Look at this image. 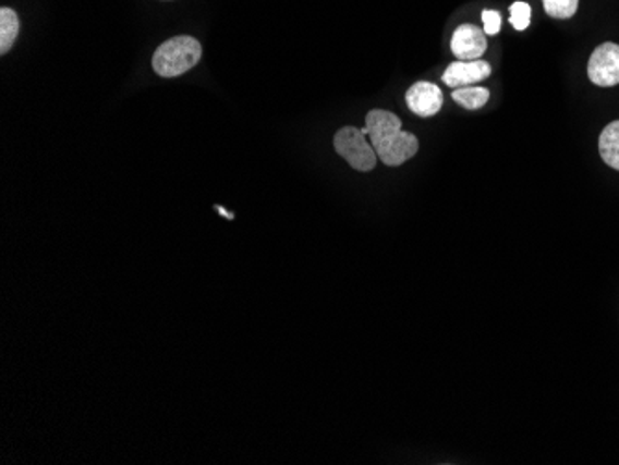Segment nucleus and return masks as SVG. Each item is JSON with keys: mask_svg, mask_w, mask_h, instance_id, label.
Returning a JSON list of instances; mask_svg holds the SVG:
<instances>
[{"mask_svg": "<svg viewBox=\"0 0 619 465\" xmlns=\"http://www.w3.org/2000/svg\"><path fill=\"white\" fill-rule=\"evenodd\" d=\"M366 131L378 160L390 168L403 166L420 150L417 137L404 132L403 121L388 110H372L367 113Z\"/></svg>", "mask_w": 619, "mask_h": 465, "instance_id": "obj_1", "label": "nucleus"}, {"mask_svg": "<svg viewBox=\"0 0 619 465\" xmlns=\"http://www.w3.org/2000/svg\"><path fill=\"white\" fill-rule=\"evenodd\" d=\"M203 58V47L192 36H177L156 49L153 69L161 78H177L195 68Z\"/></svg>", "mask_w": 619, "mask_h": 465, "instance_id": "obj_2", "label": "nucleus"}, {"mask_svg": "<svg viewBox=\"0 0 619 465\" xmlns=\"http://www.w3.org/2000/svg\"><path fill=\"white\" fill-rule=\"evenodd\" d=\"M335 149L351 168L362 173H369L377 166V152L367 143L366 134L356 126H343L336 132Z\"/></svg>", "mask_w": 619, "mask_h": 465, "instance_id": "obj_3", "label": "nucleus"}, {"mask_svg": "<svg viewBox=\"0 0 619 465\" xmlns=\"http://www.w3.org/2000/svg\"><path fill=\"white\" fill-rule=\"evenodd\" d=\"M588 76L595 86H618L619 45L603 44L594 50V54L590 57Z\"/></svg>", "mask_w": 619, "mask_h": 465, "instance_id": "obj_4", "label": "nucleus"}, {"mask_svg": "<svg viewBox=\"0 0 619 465\" xmlns=\"http://www.w3.org/2000/svg\"><path fill=\"white\" fill-rule=\"evenodd\" d=\"M486 49H488L486 34H484L483 28H478V26L460 25L457 32L452 34V54L459 58V60H462V62L481 60Z\"/></svg>", "mask_w": 619, "mask_h": 465, "instance_id": "obj_5", "label": "nucleus"}, {"mask_svg": "<svg viewBox=\"0 0 619 465\" xmlns=\"http://www.w3.org/2000/svg\"><path fill=\"white\" fill-rule=\"evenodd\" d=\"M406 105L417 118H433L444 106V94L433 82H415L406 91Z\"/></svg>", "mask_w": 619, "mask_h": 465, "instance_id": "obj_6", "label": "nucleus"}, {"mask_svg": "<svg viewBox=\"0 0 619 465\" xmlns=\"http://www.w3.org/2000/svg\"><path fill=\"white\" fill-rule=\"evenodd\" d=\"M491 75V68L484 60H471V62H454L444 73V84L457 89V87L475 86Z\"/></svg>", "mask_w": 619, "mask_h": 465, "instance_id": "obj_7", "label": "nucleus"}, {"mask_svg": "<svg viewBox=\"0 0 619 465\" xmlns=\"http://www.w3.org/2000/svg\"><path fill=\"white\" fill-rule=\"evenodd\" d=\"M599 155L608 168L619 171V121H614L600 132Z\"/></svg>", "mask_w": 619, "mask_h": 465, "instance_id": "obj_8", "label": "nucleus"}, {"mask_svg": "<svg viewBox=\"0 0 619 465\" xmlns=\"http://www.w3.org/2000/svg\"><path fill=\"white\" fill-rule=\"evenodd\" d=\"M20 17L12 8L0 10V54H7L20 36Z\"/></svg>", "mask_w": 619, "mask_h": 465, "instance_id": "obj_9", "label": "nucleus"}, {"mask_svg": "<svg viewBox=\"0 0 619 465\" xmlns=\"http://www.w3.org/2000/svg\"><path fill=\"white\" fill-rule=\"evenodd\" d=\"M452 100L459 102L465 110H478L488 102L489 91L477 86L457 87L452 91Z\"/></svg>", "mask_w": 619, "mask_h": 465, "instance_id": "obj_10", "label": "nucleus"}, {"mask_svg": "<svg viewBox=\"0 0 619 465\" xmlns=\"http://www.w3.org/2000/svg\"><path fill=\"white\" fill-rule=\"evenodd\" d=\"M544 10L553 20H570L579 10V0H542Z\"/></svg>", "mask_w": 619, "mask_h": 465, "instance_id": "obj_11", "label": "nucleus"}, {"mask_svg": "<svg viewBox=\"0 0 619 465\" xmlns=\"http://www.w3.org/2000/svg\"><path fill=\"white\" fill-rule=\"evenodd\" d=\"M531 15H533L531 7L526 2L518 0L510 7V25L514 26L515 30H526L531 25Z\"/></svg>", "mask_w": 619, "mask_h": 465, "instance_id": "obj_12", "label": "nucleus"}, {"mask_svg": "<svg viewBox=\"0 0 619 465\" xmlns=\"http://www.w3.org/2000/svg\"><path fill=\"white\" fill-rule=\"evenodd\" d=\"M484 34L496 36L501 30V13L496 10H484L483 12Z\"/></svg>", "mask_w": 619, "mask_h": 465, "instance_id": "obj_13", "label": "nucleus"}, {"mask_svg": "<svg viewBox=\"0 0 619 465\" xmlns=\"http://www.w3.org/2000/svg\"><path fill=\"white\" fill-rule=\"evenodd\" d=\"M217 213H221L224 218L234 219V213H229V211L221 208V206H216Z\"/></svg>", "mask_w": 619, "mask_h": 465, "instance_id": "obj_14", "label": "nucleus"}]
</instances>
